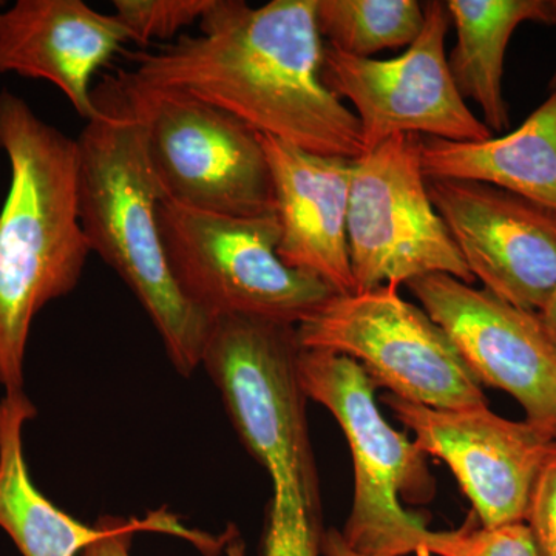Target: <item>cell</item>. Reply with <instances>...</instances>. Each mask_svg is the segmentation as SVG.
Returning a JSON list of instances; mask_svg holds the SVG:
<instances>
[{
  "label": "cell",
  "instance_id": "obj_23",
  "mask_svg": "<svg viewBox=\"0 0 556 556\" xmlns=\"http://www.w3.org/2000/svg\"><path fill=\"white\" fill-rule=\"evenodd\" d=\"M525 525L541 556H556V450L538 475Z\"/></svg>",
  "mask_w": 556,
  "mask_h": 556
},
{
  "label": "cell",
  "instance_id": "obj_24",
  "mask_svg": "<svg viewBox=\"0 0 556 556\" xmlns=\"http://www.w3.org/2000/svg\"><path fill=\"white\" fill-rule=\"evenodd\" d=\"M321 556H362L353 548L348 547L342 532L338 529H329L321 541Z\"/></svg>",
  "mask_w": 556,
  "mask_h": 556
},
{
  "label": "cell",
  "instance_id": "obj_2",
  "mask_svg": "<svg viewBox=\"0 0 556 556\" xmlns=\"http://www.w3.org/2000/svg\"><path fill=\"white\" fill-rule=\"evenodd\" d=\"M10 188L0 208V386L24 391L33 320L78 287L91 254L79 219V150L13 91H0Z\"/></svg>",
  "mask_w": 556,
  "mask_h": 556
},
{
  "label": "cell",
  "instance_id": "obj_15",
  "mask_svg": "<svg viewBox=\"0 0 556 556\" xmlns=\"http://www.w3.org/2000/svg\"><path fill=\"white\" fill-rule=\"evenodd\" d=\"M127 42L113 14L83 0H17L0 11V75L53 84L89 121L97 113L91 80Z\"/></svg>",
  "mask_w": 556,
  "mask_h": 556
},
{
  "label": "cell",
  "instance_id": "obj_9",
  "mask_svg": "<svg viewBox=\"0 0 556 556\" xmlns=\"http://www.w3.org/2000/svg\"><path fill=\"white\" fill-rule=\"evenodd\" d=\"M348 247L354 292L431 274L473 283L428 193L419 135L388 138L351 161Z\"/></svg>",
  "mask_w": 556,
  "mask_h": 556
},
{
  "label": "cell",
  "instance_id": "obj_22",
  "mask_svg": "<svg viewBox=\"0 0 556 556\" xmlns=\"http://www.w3.org/2000/svg\"><path fill=\"white\" fill-rule=\"evenodd\" d=\"M214 0H113V16L129 33L130 42L148 46L167 40L203 20Z\"/></svg>",
  "mask_w": 556,
  "mask_h": 556
},
{
  "label": "cell",
  "instance_id": "obj_7",
  "mask_svg": "<svg viewBox=\"0 0 556 556\" xmlns=\"http://www.w3.org/2000/svg\"><path fill=\"white\" fill-rule=\"evenodd\" d=\"M161 239L175 283L204 316H247L299 327L336 294L281 262L276 214L229 217L161 201Z\"/></svg>",
  "mask_w": 556,
  "mask_h": 556
},
{
  "label": "cell",
  "instance_id": "obj_4",
  "mask_svg": "<svg viewBox=\"0 0 556 556\" xmlns=\"http://www.w3.org/2000/svg\"><path fill=\"white\" fill-rule=\"evenodd\" d=\"M93 100L97 113L76 139L80 226L91 252L141 303L172 367L189 378L201 367L214 320L190 305L172 276L160 232L161 195L141 124L112 76L93 90Z\"/></svg>",
  "mask_w": 556,
  "mask_h": 556
},
{
  "label": "cell",
  "instance_id": "obj_18",
  "mask_svg": "<svg viewBox=\"0 0 556 556\" xmlns=\"http://www.w3.org/2000/svg\"><path fill=\"white\" fill-rule=\"evenodd\" d=\"M455 24L456 43L448 67L464 100L482 112V123L492 131L510 127L504 98V62L511 36L519 25H556V0H447Z\"/></svg>",
  "mask_w": 556,
  "mask_h": 556
},
{
  "label": "cell",
  "instance_id": "obj_19",
  "mask_svg": "<svg viewBox=\"0 0 556 556\" xmlns=\"http://www.w3.org/2000/svg\"><path fill=\"white\" fill-rule=\"evenodd\" d=\"M316 21L325 46L356 58L409 47L426 22L417 0H317Z\"/></svg>",
  "mask_w": 556,
  "mask_h": 556
},
{
  "label": "cell",
  "instance_id": "obj_6",
  "mask_svg": "<svg viewBox=\"0 0 556 556\" xmlns=\"http://www.w3.org/2000/svg\"><path fill=\"white\" fill-rule=\"evenodd\" d=\"M112 79L141 124L161 201L229 217L276 214L257 131L188 93L146 86L129 70Z\"/></svg>",
  "mask_w": 556,
  "mask_h": 556
},
{
  "label": "cell",
  "instance_id": "obj_25",
  "mask_svg": "<svg viewBox=\"0 0 556 556\" xmlns=\"http://www.w3.org/2000/svg\"><path fill=\"white\" fill-rule=\"evenodd\" d=\"M536 316L540 318L544 332H546L548 340H551L552 345L556 350V291L544 303L543 308L538 311Z\"/></svg>",
  "mask_w": 556,
  "mask_h": 556
},
{
  "label": "cell",
  "instance_id": "obj_8",
  "mask_svg": "<svg viewBox=\"0 0 556 556\" xmlns=\"http://www.w3.org/2000/svg\"><path fill=\"white\" fill-rule=\"evenodd\" d=\"M303 350L356 361L376 390L439 409L489 405L482 383L426 311L386 285L334 294L298 327Z\"/></svg>",
  "mask_w": 556,
  "mask_h": 556
},
{
  "label": "cell",
  "instance_id": "obj_11",
  "mask_svg": "<svg viewBox=\"0 0 556 556\" xmlns=\"http://www.w3.org/2000/svg\"><path fill=\"white\" fill-rule=\"evenodd\" d=\"M383 404L415 434L424 455L444 460L482 527L525 522L530 495L556 441L527 420L489 408L439 409L386 393Z\"/></svg>",
  "mask_w": 556,
  "mask_h": 556
},
{
  "label": "cell",
  "instance_id": "obj_13",
  "mask_svg": "<svg viewBox=\"0 0 556 556\" xmlns=\"http://www.w3.org/2000/svg\"><path fill=\"white\" fill-rule=\"evenodd\" d=\"M427 186L475 280L517 308H543L556 291L555 208L468 179Z\"/></svg>",
  "mask_w": 556,
  "mask_h": 556
},
{
  "label": "cell",
  "instance_id": "obj_12",
  "mask_svg": "<svg viewBox=\"0 0 556 556\" xmlns=\"http://www.w3.org/2000/svg\"><path fill=\"white\" fill-rule=\"evenodd\" d=\"M482 386L510 394L527 422L556 441V350L536 313L447 274L407 283Z\"/></svg>",
  "mask_w": 556,
  "mask_h": 556
},
{
  "label": "cell",
  "instance_id": "obj_26",
  "mask_svg": "<svg viewBox=\"0 0 556 556\" xmlns=\"http://www.w3.org/2000/svg\"><path fill=\"white\" fill-rule=\"evenodd\" d=\"M556 90V68L554 75H552L551 80H548V91Z\"/></svg>",
  "mask_w": 556,
  "mask_h": 556
},
{
  "label": "cell",
  "instance_id": "obj_20",
  "mask_svg": "<svg viewBox=\"0 0 556 556\" xmlns=\"http://www.w3.org/2000/svg\"><path fill=\"white\" fill-rule=\"evenodd\" d=\"M80 556H244L240 536L195 532L174 514L156 510L148 517L118 519L109 536L87 547Z\"/></svg>",
  "mask_w": 556,
  "mask_h": 556
},
{
  "label": "cell",
  "instance_id": "obj_10",
  "mask_svg": "<svg viewBox=\"0 0 556 556\" xmlns=\"http://www.w3.org/2000/svg\"><path fill=\"white\" fill-rule=\"evenodd\" d=\"M424 11L422 31L393 60L350 56L325 46L321 80L336 98L353 105L365 150L402 134L455 142L493 137L460 97L450 72L447 3L426 2Z\"/></svg>",
  "mask_w": 556,
  "mask_h": 556
},
{
  "label": "cell",
  "instance_id": "obj_5",
  "mask_svg": "<svg viewBox=\"0 0 556 556\" xmlns=\"http://www.w3.org/2000/svg\"><path fill=\"white\" fill-rule=\"evenodd\" d=\"M299 378L306 397L338 420L353 456V507L342 530L348 547L362 556H426L427 521L401 504L431 503L437 492L415 439L383 419L376 388L353 358L302 348Z\"/></svg>",
  "mask_w": 556,
  "mask_h": 556
},
{
  "label": "cell",
  "instance_id": "obj_1",
  "mask_svg": "<svg viewBox=\"0 0 556 556\" xmlns=\"http://www.w3.org/2000/svg\"><path fill=\"white\" fill-rule=\"evenodd\" d=\"M316 3L214 0L201 35L129 51L130 73L146 86L207 102L265 137L356 160L365 152L357 116L321 80Z\"/></svg>",
  "mask_w": 556,
  "mask_h": 556
},
{
  "label": "cell",
  "instance_id": "obj_16",
  "mask_svg": "<svg viewBox=\"0 0 556 556\" xmlns=\"http://www.w3.org/2000/svg\"><path fill=\"white\" fill-rule=\"evenodd\" d=\"M427 178L468 179L556 211V90L517 130L481 142L420 137Z\"/></svg>",
  "mask_w": 556,
  "mask_h": 556
},
{
  "label": "cell",
  "instance_id": "obj_17",
  "mask_svg": "<svg viewBox=\"0 0 556 556\" xmlns=\"http://www.w3.org/2000/svg\"><path fill=\"white\" fill-rule=\"evenodd\" d=\"M38 409L25 391L0 399V529L22 556H78L109 536L116 517L89 526L61 510L35 485L24 453V427Z\"/></svg>",
  "mask_w": 556,
  "mask_h": 556
},
{
  "label": "cell",
  "instance_id": "obj_21",
  "mask_svg": "<svg viewBox=\"0 0 556 556\" xmlns=\"http://www.w3.org/2000/svg\"><path fill=\"white\" fill-rule=\"evenodd\" d=\"M426 556H541L525 522L482 527L471 511L466 525L450 532H430Z\"/></svg>",
  "mask_w": 556,
  "mask_h": 556
},
{
  "label": "cell",
  "instance_id": "obj_3",
  "mask_svg": "<svg viewBox=\"0 0 556 556\" xmlns=\"http://www.w3.org/2000/svg\"><path fill=\"white\" fill-rule=\"evenodd\" d=\"M300 351L298 327L219 316L201 361L241 442L273 482L262 556H321L327 533Z\"/></svg>",
  "mask_w": 556,
  "mask_h": 556
},
{
  "label": "cell",
  "instance_id": "obj_14",
  "mask_svg": "<svg viewBox=\"0 0 556 556\" xmlns=\"http://www.w3.org/2000/svg\"><path fill=\"white\" fill-rule=\"evenodd\" d=\"M260 141L280 225L278 257L320 278L336 294H351L348 208L353 160L317 155L265 135Z\"/></svg>",
  "mask_w": 556,
  "mask_h": 556
}]
</instances>
